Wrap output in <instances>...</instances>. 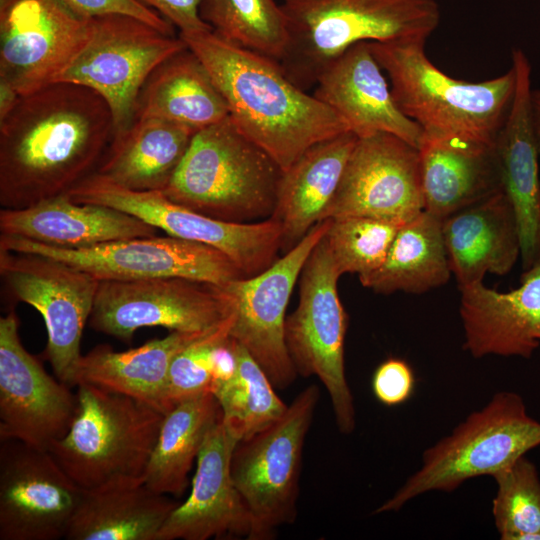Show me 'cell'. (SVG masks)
Listing matches in <instances>:
<instances>
[{
  "mask_svg": "<svg viewBox=\"0 0 540 540\" xmlns=\"http://www.w3.org/2000/svg\"><path fill=\"white\" fill-rule=\"evenodd\" d=\"M330 222H318L264 271L222 285L235 305L230 337L259 363L275 388L289 387L298 375L285 341L286 310L302 269Z\"/></svg>",
  "mask_w": 540,
  "mask_h": 540,
  "instance_id": "9a60e30c",
  "label": "cell"
},
{
  "mask_svg": "<svg viewBox=\"0 0 540 540\" xmlns=\"http://www.w3.org/2000/svg\"><path fill=\"white\" fill-rule=\"evenodd\" d=\"M282 172L227 116L194 134L162 192L204 215L244 223L272 215Z\"/></svg>",
  "mask_w": 540,
  "mask_h": 540,
  "instance_id": "5b68a950",
  "label": "cell"
},
{
  "mask_svg": "<svg viewBox=\"0 0 540 540\" xmlns=\"http://www.w3.org/2000/svg\"><path fill=\"white\" fill-rule=\"evenodd\" d=\"M79 203L110 206L161 229L167 235L214 247L227 255L245 277L267 269L281 249V225L274 218L229 222L171 201L162 191H134L93 173L67 192Z\"/></svg>",
  "mask_w": 540,
  "mask_h": 540,
  "instance_id": "8fae6325",
  "label": "cell"
},
{
  "mask_svg": "<svg viewBox=\"0 0 540 540\" xmlns=\"http://www.w3.org/2000/svg\"><path fill=\"white\" fill-rule=\"evenodd\" d=\"M400 226L364 216L331 219L325 240L339 273L361 277L377 270Z\"/></svg>",
  "mask_w": 540,
  "mask_h": 540,
  "instance_id": "8d00e7d4",
  "label": "cell"
},
{
  "mask_svg": "<svg viewBox=\"0 0 540 540\" xmlns=\"http://www.w3.org/2000/svg\"><path fill=\"white\" fill-rule=\"evenodd\" d=\"M234 308L222 285L182 277L100 281L89 325L129 343L144 327L203 332L227 319Z\"/></svg>",
  "mask_w": 540,
  "mask_h": 540,
  "instance_id": "7c38bea8",
  "label": "cell"
},
{
  "mask_svg": "<svg viewBox=\"0 0 540 540\" xmlns=\"http://www.w3.org/2000/svg\"><path fill=\"white\" fill-rule=\"evenodd\" d=\"M105 99L56 81L21 95L0 121V205L22 209L67 193L93 174L114 136Z\"/></svg>",
  "mask_w": 540,
  "mask_h": 540,
  "instance_id": "6da1fadb",
  "label": "cell"
},
{
  "mask_svg": "<svg viewBox=\"0 0 540 540\" xmlns=\"http://www.w3.org/2000/svg\"><path fill=\"white\" fill-rule=\"evenodd\" d=\"M460 290L466 351L474 358L532 356L540 345V254L512 291L498 292L482 282Z\"/></svg>",
  "mask_w": 540,
  "mask_h": 540,
  "instance_id": "7402d4cb",
  "label": "cell"
},
{
  "mask_svg": "<svg viewBox=\"0 0 540 540\" xmlns=\"http://www.w3.org/2000/svg\"><path fill=\"white\" fill-rule=\"evenodd\" d=\"M0 232L38 243L81 249L157 234V229L125 211L73 201L67 193L22 209L0 211Z\"/></svg>",
  "mask_w": 540,
  "mask_h": 540,
  "instance_id": "d4e9b609",
  "label": "cell"
},
{
  "mask_svg": "<svg viewBox=\"0 0 540 540\" xmlns=\"http://www.w3.org/2000/svg\"><path fill=\"white\" fill-rule=\"evenodd\" d=\"M315 85L313 95L357 137L385 132L418 148L423 129L396 104L369 42L348 48L326 67Z\"/></svg>",
  "mask_w": 540,
  "mask_h": 540,
  "instance_id": "44dd1931",
  "label": "cell"
},
{
  "mask_svg": "<svg viewBox=\"0 0 540 540\" xmlns=\"http://www.w3.org/2000/svg\"><path fill=\"white\" fill-rule=\"evenodd\" d=\"M21 95L7 81L0 79V121L16 106Z\"/></svg>",
  "mask_w": 540,
  "mask_h": 540,
  "instance_id": "b9f144b4",
  "label": "cell"
},
{
  "mask_svg": "<svg viewBox=\"0 0 540 540\" xmlns=\"http://www.w3.org/2000/svg\"><path fill=\"white\" fill-rule=\"evenodd\" d=\"M340 276L324 236L302 269L299 302L286 317L285 341L297 374L318 377L330 397L339 432L351 434L356 413L345 374L348 316L338 295Z\"/></svg>",
  "mask_w": 540,
  "mask_h": 540,
  "instance_id": "9c48e42d",
  "label": "cell"
},
{
  "mask_svg": "<svg viewBox=\"0 0 540 540\" xmlns=\"http://www.w3.org/2000/svg\"><path fill=\"white\" fill-rule=\"evenodd\" d=\"M357 139L346 131L320 141L282 172L270 217L281 225V250L285 253L322 221Z\"/></svg>",
  "mask_w": 540,
  "mask_h": 540,
  "instance_id": "4316f807",
  "label": "cell"
},
{
  "mask_svg": "<svg viewBox=\"0 0 540 540\" xmlns=\"http://www.w3.org/2000/svg\"><path fill=\"white\" fill-rule=\"evenodd\" d=\"M516 91L495 147L502 190L510 200L518 225L523 270L540 254L539 152L530 112L531 66L521 49L512 51Z\"/></svg>",
  "mask_w": 540,
  "mask_h": 540,
  "instance_id": "603a6c76",
  "label": "cell"
},
{
  "mask_svg": "<svg viewBox=\"0 0 540 540\" xmlns=\"http://www.w3.org/2000/svg\"><path fill=\"white\" fill-rule=\"evenodd\" d=\"M88 32L62 0H0V79L20 95L56 82Z\"/></svg>",
  "mask_w": 540,
  "mask_h": 540,
  "instance_id": "2e32d148",
  "label": "cell"
},
{
  "mask_svg": "<svg viewBox=\"0 0 540 540\" xmlns=\"http://www.w3.org/2000/svg\"><path fill=\"white\" fill-rule=\"evenodd\" d=\"M199 14L228 43L281 62L289 30L279 0H203Z\"/></svg>",
  "mask_w": 540,
  "mask_h": 540,
  "instance_id": "836d02e7",
  "label": "cell"
},
{
  "mask_svg": "<svg viewBox=\"0 0 540 540\" xmlns=\"http://www.w3.org/2000/svg\"><path fill=\"white\" fill-rule=\"evenodd\" d=\"M179 36L209 71L238 129L282 171L312 145L350 131L334 110L291 81L279 62L212 30Z\"/></svg>",
  "mask_w": 540,
  "mask_h": 540,
  "instance_id": "7a4b0ae2",
  "label": "cell"
},
{
  "mask_svg": "<svg viewBox=\"0 0 540 540\" xmlns=\"http://www.w3.org/2000/svg\"><path fill=\"white\" fill-rule=\"evenodd\" d=\"M73 11L84 18L108 14H123L136 17L160 31L175 35L174 26L155 11L136 0H62Z\"/></svg>",
  "mask_w": 540,
  "mask_h": 540,
  "instance_id": "ab89813d",
  "label": "cell"
},
{
  "mask_svg": "<svg viewBox=\"0 0 540 540\" xmlns=\"http://www.w3.org/2000/svg\"><path fill=\"white\" fill-rule=\"evenodd\" d=\"M0 274L14 297L34 307L47 330L45 359L58 380L75 386L80 343L99 280L57 259L0 250Z\"/></svg>",
  "mask_w": 540,
  "mask_h": 540,
  "instance_id": "5bb4252c",
  "label": "cell"
},
{
  "mask_svg": "<svg viewBox=\"0 0 540 540\" xmlns=\"http://www.w3.org/2000/svg\"><path fill=\"white\" fill-rule=\"evenodd\" d=\"M229 116L227 103L199 57L187 46L160 63L138 95L136 118H160L196 132Z\"/></svg>",
  "mask_w": 540,
  "mask_h": 540,
  "instance_id": "f1b7e54d",
  "label": "cell"
},
{
  "mask_svg": "<svg viewBox=\"0 0 540 540\" xmlns=\"http://www.w3.org/2000/svg\"><path fill=\"white\" fill-rule=\"evenodd\" d=\"M530 112L534 136L536 139L538 152L540 156V90L530 92Z\"/></svg>",
  "mask_w": 540,
  "mask_h": 540,
  "instance_id": "7bdbcfd3",
  "label": "cell"
},
{
  "mask_svg": "<svg viewBox=\"0 0 540 540\" xmlns=\"http://www.w3.org/2000/svg\"><path fill=\"white\" fill-rule=\"evenodd\" d=\"M221 418V407L212 392L174 406L164 415L144 483L160 494L181 497L207 434Z\"/></svg>",
  "mask_w": 540,
  "mask_h": 540,
  "instance_id": "d6a6232c",
  "label": "cell"
},
{
  "mask_svg": "<svg viewBox=\"0 0 540 540\" xmlns=\"http://www.w3.org/2000/svg\"><path fill=\"white\" fill-rule=\"evenodd\" d=\"M369 44L388 76L396 104L423 131L495 143L516 91L513 65L499 77L467 82L436 67L425 53V43Z\"/></svg>",
  "mask_w": 540,
  "mask_h": 540,
  "instance_id": "8992f818",
  "label": "cell"
},
{
  "mask_svg": "<svg viewBox=\"0 0 540 540\" xmlns=\"http://www.w3.org/2000/svg\"><path fill=\"white\" fill-rule=\"evenodd\" d=\"M442 231L459 288L486 273H508L520 257L515 212L503 190L444 218Z\"/></svg>",
  "mask_w": 540,
  "mask_h": 540,
  "instance_id": "484cf974",
  "label": "cell"
},
{
  "mask_svg": "<svg viewBox=\"0 0 540 540\" xmlns=\"http://www.w3.org/2000/svg\"><path fill=\"white\" fill-rule=\"evenodd\" d=\"M76 387L71 425L48 451L82 490L143 483L165 414L93 384Z\"/></svg>",
  "mask_w": 540,
  "mask_h": 540,
  "instance_id": "277c9868",
  "label": "cell"
},
{
  "mask_svg": "<svg viewBox=\"0 0 540 540\" xmlns=\"http://www.w3.org/2000/svg\"><path fill=\"white\" fill-rule=\"evenodd\" d=\"M422 211L418 148L379 132L358 137L322 220L364 216L403 225Z\"/></svg>",
  "mask_w": 540,
  "mask_h": 540,
  "instance_id": "ac0fdd59",
  "label": "cell"
},
{
  "mask_svg": "<svg viewBox=\"0 0 540 540\" xmlns=\"http://www.w3.org/2000/svg\"><path fill=\"white\" fill-rule=\"evenodd\" d=\"M82 492L48 450L1 441L0 540L65 538Z\"/></svg>",
  "mask_w": 540,
  "mask_h": 540,
  "instance_id": "e0dca14e",
  "label": "cell"
},
{
  "mask_svg": "<svg viewBox=\"0 0 540 540\" xmlns=\"http://www.w3.org/2000/svg\"><path fill=\"white\" fill-rule=\"evenodd\" d=\"M418 151L424 211L442 220L502 191L495 143L423 131Z\"/></svg>",
  "mask_w": 540,
  "mask_h": 540,
  "instance_id": "cb8c5ba5",
  "label": "cell"
},
{
  "mask_svg": "<svg viewBox=\"0 0 540 540\" xmlns=\"http://www.w3.org/2000/svg\"><path fill=\"white\" fill-rule=\"evenodd\" d=\"M416 379L412 367L403 359L388 358L375 369L371 388L381 404L393 407L408 401L415 390Z\"/></svg>",
  "mask_w": 540,
  "mask_h": 540,
  "instance_id": "f35d334b",
  "label": "cell"
},
{
  "mask_svg": "<svg viewBox=\"0 0 540 540\" xmlns=\"http://www.w3.org/2000/svg\"><path fill=\"white\" fill-rule=\"evenodd\" d=\"M539 445L540 422L529 416L522 397L497 392L482 409L427 448L421 467L373 513L398 511L421 494L452 492L469 479L493 476Z\"/></svg>",
  "mask_w": 540,
  "mask_h": 540,
  "instance_id": "52a82bcc",
  "label": "cell"
},
{
  "mask_svg": "<svg viewBox=\"0 0 540 540\" xmlns=\"http://www.w3.org/2000/svg\"><path fill=\"white\" fill-rule=\"evenodd\" d=\"M319 398V387L307 386L278 420L236 444L231 475L252 520L247 540L274 539L295 521L304 443Z\"/></svg>",
  "mask_w": 540,
  "mask_h": 540,
  "instance_id": "ba28073f",
  "label": "cell"
},
{
  "mask_svg": "<svg viewBox=\"0 0 540 540\" xmlns=\"http://www.w3.org/2000/svg\"><path fill=\"white\" fill-rule=\"evenodd\" d=\"M289 44L280 65L306 90L360 42L426 43L441 12L436 0H279Z\"/></svg>",
  "mask_w": 540,
  "mask_h": 540,
  "instance_id": "3957f363",
  "label": "cell"
},
{
  "mask_svg": "<svg viewBox=\"0 0 540 540\" xmlns=\"http://www.w3.org/2000/svg\"><path fill=\"white\" fill-rule=\"evenodd\" d=\"M165 18L181 34L199 33L212 30L200 17L199 9L203 0H136Z\"/></svg>",
  "mask_w": 540,
  "mask_h": 540,
  "instance_id": "60d3db41",
  "label": "cell"
},
{
  "mask_svg": "<svg viewBox=\"0 0 540 540\" xmlns=\"http://www.w3.org/2000/svg\"><path fill=\"white\" fill-rule=\"evenodd\" d=\"M451 273L442 219L422 211L400 226L383 264L359 280L381 294H419L444 285Z\"/></svg>",
  "mask_w": 540,
  "mask_h": 540,
  "instance_id": "1f68e13d",
  "label": "cell"
},
{
  "mask_svg": "<svg viewBox=\"0 0 540 540\" xmlns=\"http://www.w3.org/2000/svg\"><path fill=\"white\" fill-rule=\"evenodd\" d=\"M0 250L51 257L99 281L182 277L215 285L245 277L220 250L173 236L139 237L94 247L66 249L29 239L0 235Z\"/></svg>",
  "mask_w": 540,
  "mask_h": 540,
  "instance_id": "4fadbf2b",
  "label": "cell"
},
{
  "mask_svg": "<svg viewBox=\"0 0 540 540\" xmlns=\"http://www.w3.org/2000/svg\"><path fill=\"white\" fill-rule=\"evenodd\" d=\"M494 524L502 540H540V479L525 456L492 476Z\"/></svg>",
  "mask_w": 540,
  "mask_h": 540,
  "instance_id": "d590c367",
  "label": "cell"
},
{
  "mask_svg": "<svg viewBox=\"0 0 540 540\" xmlns=\"http://www.w3.org/2000/svg\"><path fill=\"white\" fill-rule=\"evenodd\" d=\"M231 340L237 369L213 394L221 407L224 425L239 442L278 420L288 405L276 394L275 386L259 363L242 345Z\"/></svg>",
  "mask_w": 540,
  "mask_h": 540,
  "instance_id": "e575fe53",
  "label": "cell"
},
{
  "mask_svg": "<svg viewBox=\"0 0 540 540\" xmlns=\"http://www.w3.org/2000/svg\"><path fill=\"white\" fill-rule=\"evenodd\" d=\"M179 502L143 483L83 490L67 540H156Z\"/></svg>",
  "mask_w": 540,
  "mask_h": 540,
  "instance_id": "4dcf8cb0",
  "label": "cell"
},
{
  "mask_svg": "<svg viewBox=\"0 0 540 540\" xmlns=\"http://www.w3.org/2000/svg\"><path fill=\"white\" fill-rule=\"evenodd\" d=\"M234 312L217 326L207 330L173 359L164 396V412L180 402L213 389V351L230 336Z\"/></svg>",
  "mask_w": 540,
  "mask_h": 540,
  "instance_id": "74e56055",
  "label": "cell"
},
{
  "mask_svg": "<svg viewBox=\"0 0 540 540\" xmlns=\"http://www.w3.org/2000/svg\"><path fill=\"white\" fill-rule=\"evenodd\" d=\"M206 331H173L164 338L122 352L108 345H98L82 355L75 386L93 384L133 397L165 414L164 396L170 365L181 350Z\"/></svg>",
  "mask_w": 540,
  "mask_h": 540,
  "instance_id": "f546056e",
  "label": "cell"
},
{
  "mask_svg": "<svg viewBox=\"0 0 540 540\" xmlns=\"http://www.w3.org/2000/svg\"><path fill=\"white\" fill-rule=\"evenodd\" d=\"M196 131L160 118H136L115 135L94 173L134 191H163Z\"/></svg>",
  "mask_w": 540,
  "mask_h": 540,
  "instance_id": "83f0119b",
  "label": "cell"
},
{
  "mask_svg": "<svg viewBox=\"0 0 540 540\" xmlns=\"http://www.w3.org/2000/svg\"><path fill=\"white\" fill-rule=\"evenodd\" d=\"M237 443L221 418L199 452L189 496L171 512L156 540L248 539L251 516L231 475Z\"/></svg>",
  "mask_w": 540,
  "mask_h": 540,
  "instance_id": "ffe728a7",
  "label": "cell"
},
{
  "mask_svg": "<svg viewBox=\"0 0 540 540\" xmlns=\"http://www.w3.org/2000/svg\"><path fill=\"white\" fill-rule=\"evenodd\" d=\"M186 47L180 36L166 34L133 16L89 18L85 44L57 81L80 84L101 95L111 108L115 136L135 120L138 95L149 75Z\"/></svg>",
  "mask_w": 540,
  "mask_h": 540,
  "instance_id": "30bf717a",
  "label": "cell"
},
{
  "mask_svg": "<svg viewBox=\"0 0 540 540\" xmlns=\"http://www.w3.org/2000/svg\"><path fill=\"white\" fill-rule=\"evenodd\" d=\"M76 393L55 380L26 351L12 310L0 318V441L14 439L48 450L68 431Z\"/></svg>",
  "mask_w": 540,
  "mask_h": 540,
  "instance_id": "d6986e66",
  "label": "cell"
}]
</instances>
